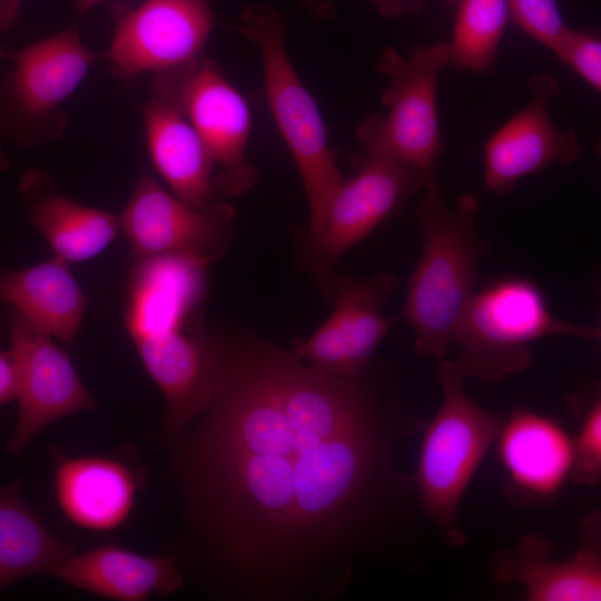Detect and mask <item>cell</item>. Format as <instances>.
Wrapping results in <instances>:
<instances>
[{"label": "cell", "mask_w": 601, "mask_h": 601, "mask_svg": "<svg viewBox=\"0 0 601 601\" xmlns=\"http://www.w3.org/2000/svg\"><path fill=\"white\" fill-rule=\"evenodd\" d=\"M408 425L365 373L345 380L258 337L225 338L214 394L162 439L180 503L168 555L220 601H328L400 526Z\"/></svg>", "instance_id": "cell-1"}, {"label": "cell", "mask_w": 601, "mask_h": 601, "mask_svg": "<svg viewBox=\"0 0 601 601\" xmlns=\"http://www.w3.org/2000/svg\"><path fill=\"white\" fill-rule=\"evenodd\" d=\"M423 190L416 207L423 249L400 318L414 328L417 355L442 359L473 294L477 264L487 246L479 231L480 203L473 194H461L450 207L436 183Z\"/></svg>", "instance_id": "cell-2"}, {"label": "cell", "mask_w": 601, "mask_h": 601, "mask_svg": "<svg viewBox=\"0 0 601 601\" xmlns=\"http://www.w3.org/2000/svg\"><path fill=\"white\" fill-rule=\"evenodd\" d=\"M286 27L284 13L256 2L246 6L236 29L259 49L265 97L305 187L309 209L306 231L313 233L322 225L344 179L319 108L287 55Z\"/></svg>", "instance_id": "cell-3"}, {"label": "cell", "mask_w": 601, "mask_h": 601, "mask_svg": "<svg viewBox=\"0 0 601 601\" xmlns=\"http://www.w3.org/2000/svg\"><path fill=\"white\" fill-rule=\"evenodd\" d=\"M552 335L599 339L601 329L555 317L534 282L500 278L470 297L452 337L461 347L454 362L464 377L497 383L525 370L530 344Z\"/></svg>", "instance_id": "cell-4"}, {"label": "cell", "mask_w": 601, "mask_h": 601, "mask_svg": "<svg viewBox=\"0 0 601 601\" xmlns=\"http://www.w3.org/2000/svg\"><path fill=\"white\" fill-rule=\"evenodd\" d=\"M437 378L443 402L423 434L415 484L424 514L452 543H461V500L503 418L470 398L464 388L465 377L455 362H442Z\"/></svg>", "instance_id": "cell-5"}, {"label": "cell", "mask_w": 601, "mask_h": 601, "mask_svg": "<svg viewBox=\"0 0 601 601\" xmlns=\"http://www.w3.org/2000/svg\"><path fill=\"white\" fill-rule=\"evenodd\" d=\"M449 63L450 46L444 41L416 45L406 57L392 47L382 50L376 71L390 81L382 92L387 112L370 116L358 125L356 136L365 151L403 160L435 183L444 148L437 85Z\"/></svg>", "instance_id": "cell-6"}, {"label": "cell", "mask_w": 601, "mask_h": 601, "mask_svg": "<svg viewBox=\"0 0 601 601\" xmlns=\"http://www.w3.org/2000/svg\"><path fill=\"white\" fill-rule=\"evenodd\" d=\"M353 165L356 174L343 181L319 228L299 231L300 266L329 300L334 299L337 259L400 211L414 194L434 184L416 167L385 155L365 151L353 158Z\"/></svg>", "instance_id": "cell-7"}, {"label": "cell", "mask_w": 601, "mask_h": 601, "mask_svg": "<svg viewBox=\"0 0 601 601\" xmlns=\"http://www.w3.org/2000/svg\"><path fill=\"white\" fill-rule=\"evenodd\" d=\"M12 69L0 79V135L22 147L60 138L62 104L86 79L98 55L83 45L78 24L8 51Z\"/></svg>", "instance_id": "cell-8"}, {"label": "cell", "mask_w": 601, "mask_h": 601, "mask_svg": "<svg viewBox=\"0 0 601 601\" xmlns=\"http://www.w3.org/2000/svg\"><path fill=\"white\" fill-rule=\"evenodd\" d=\"M152 95L176 105L204 141L215 166L219 195L240 196L257 180L245 158L250 135L248 102L224 76L220 67L201 56L154 75Z\"/></svg>", "instance_id": "cell-9"}, {"label": "cell", "mask_w": 601, "mask_h": 601, "mask_svg": "<svg viewBox=\"0 0 601 601\" xmlns=\"http://www.w3.org/2000/svg\"><path fill=\"white\" fill-rule=\"evenodd\" d=\"M234 216L221 200L206 209L190 207L142 175L118 219L137 258L177 256L206 267L231 245Z\"/></svg>", "instance_id": "cell-10"}, {"label": "cell", "mask_w": 601, "mask_h": 601, "mask_svg": "<svg viewBox=\"0 0 601 601\" xmlns=\"http://www.w3.org/2000/svg\"><path fill=\"white\" fill-rule=\"evenodd\" d=\"M211 0H145L117 22L105 52L124 79L158 73L203 56L215 24Z\"/></svg>", "instance_id": "cell-11"}, {"label": "cell", "mask_w": 601, "mask_h": 601, "mask_svg": "<svg viewBox=\"0 0 601 601\" xmlns=\"http://www.w3.org/2000/svg\"><path fill=\"white\" fill-rule=\"evenodd\" d=\"M50 336L27 317L13 313L10 339L19 361V411L6 447L13 455L23 453L31 440L52 422L97 407L70 358Z\"/></svg>", "instance_id": "cell-12"}, {"label": "cell", "mask_w": 601, "mask_h": 601, "mask_svg": "<svg viewBox=\"0 0 601 601\" xmlns=\"http://www.w3.org/2000/svg\"><path fill=\"white\" fill-rule=\"evenodd\" d=\"M531 98L524 108L501 126L483 148L484 186L496 195L512 193L523 177L558 164L569 166L582 156L572 129L552 120L551 105L560 92L558 80L536 75L529 81Z\"/></svg>", "instance_id": "cell-13"}, {"label": "cell", "mask_w": 601, "mask_h": 601, "mask_svg": "<svg viewBox=\"0 0 601 601\" xmlns=\"http://www.w3.org/2000/svg\"><path fill=\"white\" fill-rule=\"evenodd\" d=\"M132 336L137 353L165 400L160 437L185 428L210 401L218 376L221 336L197 321Z\"/></svg>", "instance_id": "cell-14"}, {"label": "cell", "mask_w": 601, "mask_h": 601, "mask_svg": "<svg viewBox=\"0 0 601 601\" xmlns=\"http://www.w3.org/2000/svg\"><path fill=\"white\" fill-rule=\"evenodd\" d=\"M396 285L390 274L368 279L338 275L334 312L308 339H296L290 351L331 375L345 380L362 376L388 331L391 322L381 306Z\"/></svg>", "instance_id": "cell-15"}, {"label": "cell", "mask_w": 601, "mask_h": 601, "mask_svg": "<svg viewBox=\"0 0 601 601\" xmlns=\"http://www.w3.org/2000/svg\"><path fill=\"white\" fill-rule=\"evenodd\" d=\"M53 489L63 515L77 526L107 532L129 516L147 472L125 454L69 456L51 449Z\"/></svg>", "instance_id": "cell-16"}, {"label": "cell", "mask_w": 601, "mask_h": 601, "mask_svg": "<svg viewBox=\"0 0 601 601\" xmlns=\"http://www.w3.org/2000/svg\"><path fill=\"white\" fill-rule=\"evenodd\" d=\"M600 514H589L581 523L578 551L564 561L553 560L549 540L529 534L515 548L495 554L492 574L500 584L524 585L529 601H600Z\"/></svg>", "instance_id": "cell-17"}, {"label": "cell", "mask_w": 601, "mask_h": 601, "mask_svg": "<svg viewBox=\"0 0 601 601\" xmlns=\"http://www.w3.org/2000/svg\"><path fill=\"white\" fill-rule=\"evenodd\" d=\"M496 439L510 485L525 497L549 499L570 479L573 439L558 421L515 408Z\"/></svg>", "instance_id": "cell-18"}, {"label": "cell", "mask_w": 601, "mask_h": 601, "mask_svg": "<svg viewBox=\"0 0 601 601\" xmlns=\"http://www.w3.org/2000/svg\"><path fill=\"white\" fill-rule=\"evenodd\" d=\"M142 115L150 158L171 194L197 209L219 201L215 162L185 114L173 102L151 95Z\"/></svg>", "instance_id": "cell-19"}, {"label": "cell", "mask_w": 601, "mask_h": 601, "mask_svg": "<svg viewBox=\"0 0 601 601\" xmlns=\"http://www.w3.org/2000/svg\"><path fill=\"white\" fill-rule=\"evenodd\" d=\"M17 194L22 211L45 236L53 256L67 263L95 257L120 229L117 217L62 195L51 176L41 170L23 173Z\"/></svg>", "instance_id": "cell-20"}, {"label": "cell", "mask_w": 601, "mask_h": 601, "mask_svg": "<svg viewBox=\"0 0 601 601\" xmlns=\"http://www.w3.org/2000/svg\"><path fill=\"white\" fill-rule=\"evenodd\" d=\"M51 575L79 590L118 601L170 594L184 583L170 555L149 556L115 544L76 551Z\"/></svg>", "instance_id": "cell-21"}, {"label": "cell", "mask_w": 601, "mask_h": 601, "mask_svg": "<svg viewBox=\"0 0 601 601\" xmlns=\"http://www.w3.org/2000/svg\"><path fill=\"white\" fill-rule=\"evenodd\" d=\"M127 309L130 337L185 325L201 300L203 266L177 256L138 258Z\"/></svg>", "instance_id": "cell-22"}, {"label": "cell", "mask_w": 601, "mask_h": 601, "mask_svg": "<svg viewBox=\"0 0 601 601\" xmlns=\"http://www.w3.org/2000/svg\"><path fill=\"white\" fill-rule=\"evenodd\" d=\"M0 302L65 342L75 338L87 307L68 263L56 256L23 269L0 267Z\"/></svg>", "instance_id": "cell-23"}, {"label": "cell", "mask_w": 601, "mask_h": 601, "mask_svg": "<svg viewBox=\"0 0 601 601\" xmlns=\"http://www.w3.org/2000/svg\"><path fill=\"white\" fill-rule=\"evenodd\" d=\"M76 551L58 540L26 502L20 480L0 487V591L30 575H51Z\"/></svg>", "instance_id": "cell-24"}, {"label": "cell", "mask_w": 601, "mask_h": 601, "mask_svg": "<svg viewBox=\"0 0 601 601\" xmlns=\"http://www.w3.org/2000/svg\"><path fill=\"white\" fill-rule=\"evenodd\" d=\"M455 6L450 63L461 70L492 67L511 20L509 0H451Z\"/></svg>", "instance_id": "cell-25"}, {"label": "cell", "mask_w": 601, "mask_h": 601, "mask_svg": "<svg viewBox=\"0 0 601 601\" xmlns=\"http://www.w3.org/2000/svg\"><path fill=\"white\" fill-rule=\"evenodd\" d=\"M580 426L573 439L571 480L594 485L601 477V400L594 396L580 406Z\"/></svg>", "instance_id": "cell-26"}, {"label": "cell", "mask_w": 601, "mask_h": 601, "mask_svg": "<svg viewBox=\"0 0 601 601\" xmlns=\"http://www.w3.org/2000/svg\"><path fill=\"white\" fill-rule=\"evenodd\" d=\"M562 0H509L510 16L525 33L554 50L568 31L562 17Z\"/></svg>", "instance_id": "cell-27"}, {"label": "cell", "mask_w": 601, "mask_h": 601, "mask_svg": "<svg viewBox=\"0 0 601 601\" xmlns=\"http://www.w3.org/2000/svg\"><path fill=\"white\" fill-rule=\"evenodd\" d=\"M553 52L593 90H601V40L589 30L569 28Z\"/></svg>", "instance_id": "cell-28"}, {"label": "cell", "mask_w": 601, "mask_h": 601, "mask_svg": "<svg viewBox=\"0 0 601 601\" xmlns=\"http://www.w3.org/2000/svg\"><path fill=\"white\" fill-rule=\"evenodd\" d=\"M19 361L13 348L0 352V404L17 398Z\"/></svg>", "instance_id": "cell-29"}, {"label": "cell", "mask_w": 601, "mask_h": 601, "mask_svg": "<svg viewBox=\"0 0 601 601\" xmlns=\"http://www.w3.org/2000/svg\"><path fill=\"white\" fill-rule=\"evenodd\" d=\"M423 2L424 0H372L375 9L387 18L415 13L421 10Z\"/></svg>", "instance_id": "cell-30"}, {"label": "cell", "mask_w": 601, "mask_h": 601, "mask_svg": "<svg viewBox=\"0 0 601 601\" xmlns=\"http://www.w3.org/2000/svg\"><path fill=\"white\" fill-rule=\"evenodd\" d=\"M21 6V0H0V35L10 30L17 22Z\"/></svg>", "instance_id": "cell-31"}, {"label": "cell", "mask_w": 601, "mask_h": 601, "mask_svg": "<svg viewBox=\"0 0 601 601\" xmlns=\"http://www.w3.org/2000/svg\"><path fill=\"white\" fill-rule=\"evenodd\" d=\"M311 14L321 20L333 17L335 8L332 3L324 0H303Z\"/></svg>", "instance_id": "cell-32"}, {"label": "cell", "mask_w": 601, "mask_h": 601, "mask_svg": "<svg viewBox=\"0 0 601 601\" xmlns=\"http://www.w3.org/2000/svg\"><path fill=\"white\" fill-rule=\"evenodd\" d=\"M101 1L104 0H76V9L78 13L82 14Z\"/></svg>", "instance_id": "cell-33"}, {"label": "cell", "mask_w": 601, "mask_h": 601, "mask_svg": "<svg viewBox=\"0 0 601 601\" xmlns=\"http://www.w3.org/2000/svg\"><path fill=\"white\" fill-rule=\"evenodd\" d=\"M9 167H10V161L7 155L4 154V151L0 148V171H4L9 169Z\"/></svg>", "instance_id": "cell-34"}, {"label": "cell", "mask_w": 601, "mask_h": 601, "mask_svg": "<svg viewBox=\"0 0 601 601\" xmlns=\"http://www.w3.org/2000/svg\"><path fill=\"white\" fill-rule=\"evenodd\" d=\"M8 57V51L0 47V60Z\"/></svg>", "instance_id": "cell-35"}]
</instances>
